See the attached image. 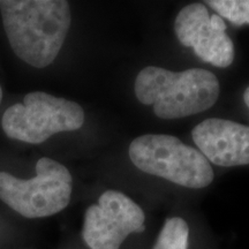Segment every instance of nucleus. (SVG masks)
Masks as SVG:
<instances>
[{
	"instance_id": "3",
	"label": "nucleus",
	"mask_w": 249,
	"mask_h": 249,
	"mask_svg": "<svg viewBox=\"0 0 249 249\" xmlns=\"http://www.w3.org/2000/svg\"><path fill=\"white\" fill-rule=\"evenodd\" d=\"M129 158L142 172L182 187L200 189L213 180V170L200 150L166 134H145L129 145Z\"/></svg>"
},
{
	"instance_id": "5",
	"label": "nucleus",
	"mask_w": 249,
	"mask_h": 249,
	"mask_svg": "<svg viewBox=\"0 0 249 249\" xmlns=\"http://www.w3.org/2000/svg\"><path fill=\"white\" fill-rule=\"evenodd\" d=\"M85 124V111L77 103L46 92L28 93L22 104L5 111L1 126L8 138L38 144L60 132H71Z\"/></svg>"
},
{
	"instance_id": "9",
	"label": "nucleus",
	"mask_w": 249,
	"mask_h": 249,
	"mask_svg": "<svg viewBox=\"0 0 249 249\" xmlns=\"http://www.w3.org/2000/svg\"><path fill=\"white\" fill-rule=\"evenodd\" d=\"M189 226L181 217L167 218L152 249H188Z\"/></svg>"
},
{
	"instance_id": "12",
	"label": "nucleus",
	"mask_w": 249,
	"mask_h": 249,
	"mask_svg": "<svg viewBox=\"0 0 249 249\" xmlns=\"http://www.w3.org/2000/svg\"><path fill=\"white\" fill-rule=\"evenodd\" d=\"M1 99H2V90H1V87H0V103H1Z\"/></svg>"
},
{
	"instance_id": "7",
	"label": "nucleus",
	"mask_w": 249,
	"mask_h": 249,
	"mask_svg": "<svg viewBox=\"0 0 249 249\" xmlns=\"http://www.w3.org/2000/svg\"><path fill=\"white\" fill-rule=\"evenodd\" d=\"M174 30L182 45L216 67H229L234 60V45L225 33L226 24L218 14L210 15L207 6L191 4L177 15Z\"/></svg>"
},
{
	"instance_id": "11",
	"label": "nucleus",
	"mask_w": 249,
	"mask_h": 249,
	"mask_svg": "<svg viewBox=\"0 0 249 249\" xmlns=\"http://www.w3.org/2000/svg\"><path fill=\"white\" fill-rule=\"evenodd\" d=\"M244 101L246 103V105H247L248 108H249V87L247 89H246V91L244 93Z\"/></svg>"
},
{
	"instance_id": "6",
	"label": "nucleus",
	"mask_w": 249,
	"mask_h": 249,
	"mask_svg": "<svg viewBox=\"0 0 249 249\" xmlns=\"http://www.w3.org/2000/svg\"><path fill=\"white\" fill-rule=\"evenodd\" d=\"M145 214L132 198L107 191L85 214L82 236L90 249H120L132 233L144 232Z\"/></svg>"
},
{
	"instance_id": "8",
	"label": "nucleus",
	"mask_w": 249,
	"mask_h": 249,
	"mask_svg": "<svg viewBox=\"0 0 249 249\" xmlns=\"http://www.w3.org/2000/svg\"><path fill=\"white\" fill-rule=\"evenodd\" d=\"M192 136L201 154L214 165L231 167L249 164V126L210 118L196 124Z\"/></svg>"
},
{
	"instance_id": "2",
	"label": "nucleus",
	"mask_w": 249,
	"mask_h": 249,
	"mask_svg": "<svg viewBox=\"0 0 249 249\" xmlns=\"http://www.w3.org/2000/svg\"><path fill=\"white\" fill-rule=\"evenodd\" d=\"M142 104L152 105L161 119H179L209 110L219 96V82L203 68L171 71L149 66L141 70L134 85Z\"/></svg>"
},
{
	"instance_id": "4",
	"label": "nucleus",
	"mask_w": 249,
	"mask_h": 249,
	"mask_svg": "<svg viewBox=\"0 0 249 249\" xmlns=\"http://www.w3.org/2000/svg\"><path fill=\"white\" fill-rule=\"evenodd\" d=\"M73 178L64 165L43 157L36 164V177L18 179L0 172V198L27 218H43L60 213L71 201Z\"/></svg>"
},
{
	"instance_id": "10",
	"label": "nucleus",
	"mask_w": 249,
	"mask_h": 249,
	"mask_svg": "<svg viewBox=\"0 0 249 249\" xmlns=\"http://www.w3.org/2000/svg\"><path fill=\"white\" fill-rule=\"evenodd\" d=\"M207 5L235 26L249 24V0H210Z\"/></svg>"
},
{
	"instance_id": "1",
	"label": "nucleus",
	"mask_w": 249,
	"mask_h": 249,
	"mask_svg": "<svg viewBox=\"0 0 249 249\" xmlns=\"http://www.w3.org/2000/svg\"><path fill=\"white\" fill-rule=\"evenodd\" d=\"M0 12L9 45L21 60L36 68L55 60L71 27L67 1L1 0Z\"/></svg>"
}]
</instances>
